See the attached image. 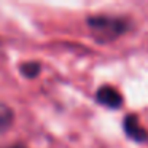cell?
Segmentation results:
<instances>
[{"instance_id":"cell-1","label":"cell","mask_w":148,"mask_h":148,"mask_svg":"<svg viewBox=\"0 0 148 148\" xmlns=\"http://www.w3.org/2000/svg\"><path fill=\"white\" fill-rule=\"evenodd\" d=\"M89 26L96 32V35L103 40H112L115 37L121 35L127 27L124 21L118 19V18H108V16L91 18Z\"/></svg>"},{"instance_id":"cell-2","label":"cell","mask_w":148,"mask_h":148,"mask_svg":"<svg viewBox=\"0 0 148 148\" xmlns=\"http://www.w3.org/2000/svg\"><path fill=\"white\" fill-rule=\"evenodd\" d=\"M97 100L102 105L108 107V108H118L123 103V97L115 88L112 86H102L97 91Z\"/></svg>"},{"instance_id":"cell-3","label":"cell","mask_w":148,"mask_h":148,"mask_svg":"<svg viewBox=\"0 0 148 148\" xmlns=\"http://www.w3.org/2000/svg\"><path fill=\"white\" fill-rule=\"evenodd\" d=\"M124 131L129 137L137 140V142L147 140V132H145V129L140 126V123H138V119L135 115H129L127 118L124 119Z\"/></svg>"},{"instance_id":"cell-4","label":"cell","mask_w":148,"mask_h":148,"mask_svg":"<svg viewBox=\"0 0 148 148\" xmlns=\"http://www.w3.org/2000/svg\"><path fill=\"white\" fill-rule=\"evenodd\" d=\"M11 121H13V112L8 107L0 105V134L10 127Z\"/></svg>"}]
</instances>
